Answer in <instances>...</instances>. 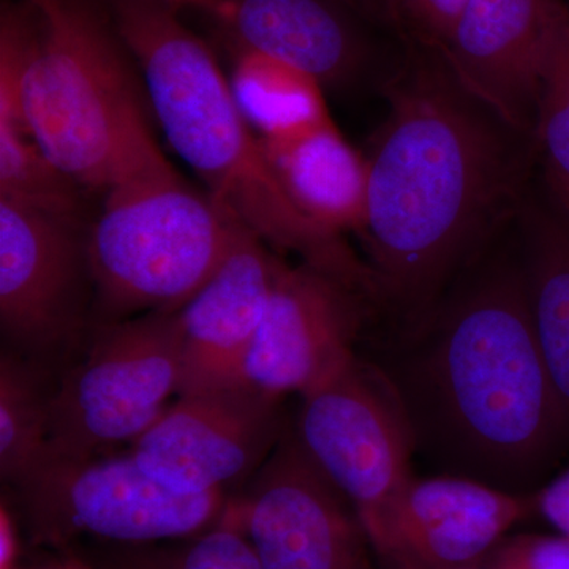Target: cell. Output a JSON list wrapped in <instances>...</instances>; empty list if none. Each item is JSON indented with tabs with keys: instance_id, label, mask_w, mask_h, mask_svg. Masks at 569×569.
Segmentation results:
<instances>
[{
	"instance_id": "f1b7e54d",
	"label": "cell",
	"mask_w": 569,
	"mask_h": 569,
	"mask_svg": "<svg viewBox=\"0 0 569 569\" xmlns=\"http://www.w3.org/2000/svg\"><path fill=\"white\" fill-rule=\"evenodd\" d=\"M159 2L171 3V6H189L193 9L208 11L217 20L222 21L227 14L228 2L227 0H159Z\"/></svg>"
},
{
	"instance_id": "3957f363",
	"label": "cell",
	"mask_w": 569,
	"mask_h": 569,
	"mask_svg": "<svg viewBox=\"0 0 569 569\" xmlns=\"http://www.w3.org/2000/svg\"><path fill=\"white\" fill-rule=\"evenodd\" d=\"M171 3L116 0L112 22L132 54L173 151L231 219L277 252L376 295L372 272L342 236L307 219L283 192L260 138L247 123L216 56Z\"/></svg>"
},
{
	"instance_id": "7402d4cb",
	"label": "cell",
	"mask_w": 569,
	"mask_h": 569,
	"mask_svg": "<svg viewBox=\"0 0 569 569\" xmlns=\"http://www.w3.org/2000/svg\"><path fill=\"white\" fill-rule=\"evenodd\" d=\"M80 183L44 156L26 127L0 118V198L84 223Z\"/></svg>"
},
{
	"instance_id": "52a82bcc",
	"label": "cell",
	"mask_w": 569,
	"mask_h": 569,
	"mask_svg": "<svg viewBox=\"0 0 569 569\" xmlns=\"http://www.w3.org/2000/svg\"><path fill=\"white\" fill-rule=\"evenodd\" d=\"M182 385L178 312L93 326L56 377L47 455H116L157 421Z\"/></svg>"
},
{
	"instance_id": "603a6c76",
	"label": "cell",
	"mask_w": 569,
	"mask_h": 569,
	"mask_svg": "<svg viewBox=\"0 0 569 569\" xmlns=\"http://www.w3.org/2000/svg\"><path fill=\"white\" fill-rule=\"evenodd\" d=\"M535 151L553 206L569 217V14L542 78Z\"/></svg>"
},
{
	"instance_id": "9c48e42d",
	"label": "cell",
	"mask_w": 569,
	"mask_h": 569,
	"mask_svg": "<svg viewBox=\"0 0 569 569\" xmlns=\"http://www.w3.org/2000/svg\"><path fill=\"white\" fill-rule=\"evenodd\" d=\"M295 436L366 533L413 477V432L388 377L359 359L301 397Z\"/></svg>"
},
{
	"instance_id": "5bb4252c",
	"label": "cell",
	"mask_w": 569,
	"mask_h": 569,
	"mask_svg": "<svg viewBox=\"0 0 569 569\" xmlns=\"http://www.w3.org/2000/svg\"><path fill=\"white\" fill-rule=\"evenodd\" d=\"M568 14L567 0H466L440 51L466 91L535 140L542 78Z\"/></svg>"
},
{
	"instance_id": "7c38bea8",
	"label": "cell",
	"mask_w": 569,
	"mask_h": 569,
	"mask_svg": "<svg viewBox=\"0 0 569 569\" xmlns=\"http://www.w3.org/2000/svg\"><path fill=\"white\" fill-rule=\"evenodd\" d=\"M362 296L316 266L282 261L239 383L302 397L346 370L358 359Z\"/></svg>"
},
{
	"instance_id": "6da1fadb",
	"label": "cell",
	"mask_w": 569,
	"mask_h": 569,
	"mask_svg": "<svg viewBox=\"0 0 569 569\" xmlns=\"http://www.w3.org/2000/svg\"><path fill=\"white\" fill-rule=\"evenodd\" d=\"M385 91L359 234L376 295L426 321L460 266L523 208L537 151L460 86L437 48L410 41Z\"/></svg>"
},
{
	"instance_id": "8fae6325",
	"label": "cell",
	"mask_w": 569,
	"mask_h": 569,
	"mask_svg": "<svg viewBox=\"0 0 569 569\" xmlns=\"http://www.w3.org/2000/svg\"><path fill=\"white\" fill-rule=\"evenodd\" d=\"M282 399L244 383L179 395L126 451L171 488L228 493L283 437Z\"/></svg>"
},
{
	"instance_id": "e0dca14e",
	"label": "cell",
	"mask_w": 569,
	"mask_h": 569,
	"mask_svg": "<svg viewBox=\"0 0 569 569\" xmlns=\"http://www.w3.org/2000/svg\"><path fill=\"white\" fill-rule=\"evenodd\" d=\"M260 141L283 192L307 219L329 233H361L369 187L367 159L331 118L288 138Z\"/></svg>"
},
{
	"instance_id": "d6a6232c",
	"label": "cell",
	"mask_w": 569,
	"mask_h": 569,
	"mask_svg": "<svg viewBox=\"0 0 569 569\" xmlns=\"http://www.w3.org/2000/svg\"><path fill=\"white\" fill-rule=\"evenodd\" d=\"M61 569H63V568H61Z\"/></svg>"
},
{
	"instance_id": "ac0fdd59",
	"label": "cell",
	"mask_w": 569,
	"mask_h": 569,
	"mask_svg": "<svg viewBox=\"0 0 569 569\" xmlns=\"http://www.w3.org/2000/svg\"><path fill=\"white\" fill-rule=\"evenodd\" d=\"M520 261L539 350L569 422V217L523 206Z\"/></svg>"
},
{
	"instance_id": "d4e9b609",
	"label": "cell",
	"mask_w": 569,
	"mask_h": 569,
	"mask_svg": "<svg viewBox=\"0 0 569 569\" xmlns=\"http://www.w3.org/2000/svg\"><path fill=\"white\" fill-rule=\"evenodd\" d=\"M490 569H569L567 535L507 537L485 561Z\"/></svg>"
},
{
	"instance_id": "5b68a950",
	"label": "cell",
	"mask_w": 569,
	"mask_h": 569,
	"mask_svg": "<svg viewBox=\"0 0 569 569\" xmlns=\"http://www.w3.org/2000/svg\"><path fill=\"white\" fill-rule=\"evenodd\" d=\"M86 233L93 326L178 312L216 272L242 224L142 138Z\"/></svg>"
},
{
	"instance_id": "9a60e30c",
	"label": "cell",
	"mask_w": 569,
	"mask_h": 569,
	"mask_svg": "<svg viewBox=\"0 0 569 569\" xmlns=\"http://www.w3.org/2000/svg\"><path fill=\"white\" fill-rule=\"evenodd\" d=\"M279 254L241 228L227 257L178 310L182 343L179 395L239 383L242 366L279 272Z\"/></svg>"
},
{
	"instance_id": "4316f807",
	"label": "cell",
	"mask_w": 569,
	"mask_h": 569,
	"mask_svg": "<svg viewBox=\"0 0 569 569\" xmlns=\"http://www.w3.org/2000/svg\"><path fill=\"white\" fill-rule=\"evenodd\" d=\"M18 556L17 529L10 509L0 508V569H13Z\"/></svg>"
},
{
	"instance_id": "44dd1931",
	"label": "cell",
	"mask_w": 569,
	"mask_h": 569,
	"mask_svg": "<svg viewBox=\"0 0 569 569\" xmlns=\"http://www.w3.org/2000/svg\"><path fill=\"white\" fill-rule=\"evenodd\" d=\"M70 550L92 569H261L249 539L227 519L187 538L138 545L88 542Z\"/></svg>"
},
{
	"instance_id": "1f68e13d",
	"label": "cell",
	"mask_w": 569,
	"mask_h": 569,
	"mask_svg": "<svg viewBox=\"0 0 569 569\" xmlns=\"http://www.w3.org/2000/svg\"><path fill=\"white\" fill-rule=\"evenodd\" d=\"M568 7H569V0H567Z\"/></svg>"
},
{
	"instance_id": "4dcf8cb0",
	"label": "cell",
	"mask_w": 569,
	"mask_h": 569,
	"mask_svg": "<svg viewBox=\"0 0 569 569\" xmlns=\"http://www.w3.org/2000/svg\"><path fill=\"white\" fill-rule=\"evenodd\" d=\"M383 569H425V568H407V567H383ZM443 569H490L486 563L468 565V567L443 568Z\"/></svg>"
},
{
	"instance_id": "83f0119b",
	"label": "cell",
	"mask_w": 569,
	"mask_h": 569,
	"mask_svg": "<svg viewBox=\"0 0 569 569\" xmlns=\"http://www.w3.org/2000/svg\"><path fill=\"white\" fill-rule=\"evenodd\" d=\"M348 9L361 11L396 26V3L395 0H340Z\"/></svg>"
},
{
	"instance_id": "d6986e66",
	"label": "cell",
	"mask_w": 569,
	"mask_h": 569,
	"mask_svg": "<svg viewBox=\"0 0 569 569\" xmlns=\"http://www.w3.org/2000/svg\"><path fill=\"white\" fill-rule=\"evenodd\" d=\"M228 82L239 111L260 140L288 138L329 119L323 86L268 56L238 50Z\"/></svg>"
},
{
	"instance_id": "277c9868",
	"label": "cell",
	"mask_w": 569,
	"mask_h": 569,
	"mask_svg": "<svg viewBox=\"0 0 569 569\" xmlns=\"http://www.w3.org/2000/svg\"><path fill=\"white\" fill-rule=\"evenodd\" d=\"M114 22L88 0L3 3L0 118L86 192L102 194L151 133Z\"/></svg>"
},
{
	"instance_id": "8992f818",
	"label": "cell",
	"mask_w": 569,
	"mask_h": 569,
	"mask_svg": "<svg viewBox=\"0 0 569 569\" xmlns=\"http://www.w3.org/2000/svg\"><path fill=\"white\" fill-rule=\"evenodd\" d=\"M11 489L33 545L62 552L82 541L192 537L217 526L231 500L227 492L171 488L127 451L82 459L44 455Z\"/></svg>"
},
{
	"instance_id": "f546056e",
	"label": "cell",
	"mask_w": 569,
	"mask_h": 569,
	"mask_svg": "<svg viewBox=\"0 0 569 569\" xmlns=\"http://www.w3.org/2000/svg\"><path fill=\"white\" fill-rule=\"evenodd\" d=\"M63 553H66V561L62 565L63 569H92L89 567L88 561L78 556L77 552H73V550H67Z\"/></svg>"
},
{
	"instance_id": "cb8c5ba5",
	"label": "cell",
	"mask_w": 569,
	"mask_h": 569,
	"mask_svg": "<svg viewBox=\"0 0 569 569\" xmlns=\"http://www.w3.org/2000/svg\"><path fill=\"white\" fill-rule=\"evenodd\" d=\"M466 0H395L396 26L411 43L441 48L447 44Z\"/></svg>"
},
{
	"instance_id": "2e32d148",
	"label": "cell",
	"mask_w": 569,
	"mask_h": 569,
	"mask_svg": "<svg viewBox=\"0 0 569 569\" xmlns=\"http://www.w3.org/2000/svg\"><path fill=\"white\" fill-rule=\"evenodd\" d=\"M222 21L238 50L293 66L323 88L355 80L367 47L340 0H227Z\"/></svg>"
},
{
	"instance_id": "484cf974",
	"label": "cell",
	"mask_w": 569,
	"mask_h": 569,
	"mask_svg": "<svg viewBox=\"0 0 569 569\" xmlns=\"http://www.w3.org/2000/svg\"><path fill=\"white\" fill-rule=\"evenodd\" d=\"M533 509L557 533L569 537V468L535 493Z\"/></svg>"
},
{
	"instance_id": "4fadbf2b",
	"label": "cell",
	"mask_w": 569,
	"mask_h": 569,
	"mask_svg": "<svg viewBox=\"0 0 569 569\" xmlns=\"http://www.w3.org/2000/svg\"><path fill=\"white\" fill-rule=\"evenodd\" d=\"M533 497L459 475L411 477L367 530L381 567L443 569L485 563L529 516Z\"/></svg>"
},
{
	"instance_id": "30bf717a",
	"label": "cell",
	"mask_w": 569,
	"mask_h": 569,
	"mask_svg": "<svg viewBox=\"0 0 569 569\" xmlns=\"http://www.w3.org/2000/svg\"><path fill=\"white\" fill-rule=\"evenodd\" d=\"M223 519L246 535L261 569H383L355 508L290 427Z\"/></svg>"
},
{
	"instance_id": "ffe728a7",
	"label": "cell",
	"mask_w": 569,
	"mask_h": 569,
	"mask_svg": "<svg viewBox=\"0 0 569 569\" xmlns=\"http://www.w3.org/2000/svg\"><path fill=\"white\" fill-rule=\"evenodd\" d=\"M56 377L10 351L0 355V477L13 488L48 451Z\"/></svg>"
},
{
	"instance_id": "7a4b0ae2",
	"label": "cell",
	"mask_w": 569,
	"mask_h": 569,
	"mask_svg": "<svg viewBox=\"0 0 569 569\" xmlns=\"http://www.w3.org/2000/svg\"><path fill=\"white\" fill-rule=\"evenodd\" d=\"M388 377L415 448L443 473L508 492L535 481L569 430L539 350L520 263L488 266Z\"/></svg>"
},
{
	"instance_id": "ba28073f",
	"label": "cell",
	"mask_w": 569,
	"mask_h": 569,
	"mask_svg": "<svg viewBox=\"0 0 569 569\" xmlns=\"http://www.w3.org/2000/svg\"><path fill=\"white\" fill-rule=\"evenodd\" d=\"M88 227L0 198V332L3 348L59 373L92 329Z\"/></svg>"
}]
</instances>
